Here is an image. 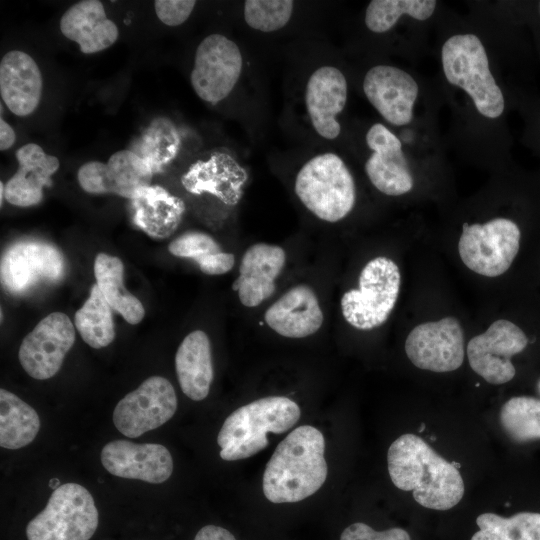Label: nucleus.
<instances>
[{"label":"nucleus","mask_w":540,"mask_h":540,"mask_svg":"<svg viewBox=\"0 0 540 540\" xmlns=\"http://www.w3.org/2000/svg\"><path fill=\"white\" fill-rule=\"evenodd\" d=\"M387 463L393 484L412 491L415 501L425 508L449 510L464 495L458 468L415 434H403L390 445Z\"/></svg>","instance_id":"1"},{"label":"nucleus","mask_w":540,"mask_h":540,"mask_svg":"<svg viewBox=\"0 0 540 540\" xmlns=\"http://www.w3.org/2000/svg\"><path fill=\"white\" fill-rule=\"evenodd\" d=\"M325 439L321 431L302 425L291 431L269 459L262 481L272 503H294L313 495L327 478Z\"/></svg>","instance_id":"2"},{"label":"nucleus","mask_w":540,"mask_h":540,"mask_svg":"<svg viewBox=\"0 0 540 540\" xmlns=\"http://www.w3.org/2000/svg\"><path fill=\"white\" fill-rule=\"evenodd\" d=\"M296 402L284 396H269L252 401L232 412L217 437L220 457L226 461L246 459L268 445V433L281 434L299 420Z\"/></svg>","instance_id":"3"},{"label":"nucleus","mask_w":540,"mask_h":540,"mask_svg":"<svg viewBox=\"0 0 540 540\" xmlns=\"http://www.w3.org/2000/svg\"><path fill=\"white\" fill-rule=\"evenodd\" d=\"M294 190L313 215L330 223L345 218L356 201L353 176L342 158L332 152L309 159L296 175Z\"/></svg>","instance_id":"4"},{"label":"nucleus","mask_w":540,"mask_h":540,"mask_svg":"<svg viewBox=\"0 0 540 540\" xmlns=\"http://www.w3.org/2000/svg\"><path fill=\"white\" fill-rule=\"evenodd\" d=\"M446 79L471 97L477 111L491 119L504 111V96L489 68L484 45L474 34L451 36L442 46Z\"/></svg>","instance_id":"5"},{"label":"nucleus","mask_w":540,"mask_h":540,"mask_svg":"<svg viewBox=\"0 0 540 540\" xmlns=\"http://www.w3.org/2000/svg\"><path fill=\"white\" fill-rule=\"evenodd\" d=\"M401 275L397 264L383 256L370 260L359 275V288L346 291L341 311L349 325L371 330L384 324L398 299Z\"/></svg>","instance_id":"6"},{"label":"nucleus","mask_w":540,"mask_h":540,"mask_svg":"<svg viewBox=\"0 0 540 540\" xmlns=\"http://www.w3.org/2000/svg\"><path fill=\"white\" fill-rule=\"evenodd\" d=\"M99 523L90 492L82 485L65 483L55 489L46 507L26 527L28 540H89Z\"/></svg>","instance_id":"7"},{"label":"nucleus","mask_w":540,"mask_h":540,"mask_svg":"<svg viewBox=\"0 0 540 540\" xmlns=\"http://www.w3.org/2000/svg\"><path fill=\"white\" fill-rule=\"evenodd\" d=\"M518 225L507 218H495L484 224L464 223L458 242L459 256L471 271L486 277L504 274L520 247Z\"/></svg>","instance_id":"8"},{"label":"nucleus","mask_w":540,"mask_h":540,"mask_svg":"<svg viewBox=\"0 0 540 540\" xmlns=\"http://www.w3.org/2000/svg\"><path fill=\"white\" fill-rule=\"evenodd\" d=\"M242 69L239 46L222 34H211L196 49L190 82L201 100L215 105L232 92Z\"/></svg>","instance_id":"9"},{"label":"nucleus","mask_w":540,"mask_h":540,"mask_svg":"<svg viewBox=\"0 0 540 540\" xmlns=\"http://www.w3.org/2000/svg\"><path fill=\"white\" fill-rule=\"evenodd\" d=\"M64 272L63 254L55 245L44 241H19L8 247L1 258V284L13 295L59 281Z\"/></svg>","instance_id":"10"},{"label":"nucleus","mask_w":540,"mask_h":540,"mask_svg":"<svg viewBox=\"0 0 540 540\" xmlns=\"http://www.w3.org/2000/svg\"><path fill=\"white\" fill-rule=\"evenodd\" d=\"M176 409L177 396L170 381L151 376L117 403L113 423L124 436L137 438L166 423Z\"/></svg>","instance_id":"11"},{"label":"nucleus","mask_w":540,"mask_h":540,"mask_svg":"<svg viewBox=\"0 0 540 540\" xmlns=\"http://www.w3.org/2000/svg\"><path fill=\"white\" fill-rule=\"evenodd\" d=\"M528 344L523 330L511 321L499 319L473 337L467 345V357L472 370L490 384L511 381L516 370L511 357Z\"/></svg>","instance_id":"12"},{"label":"nucleus","mask_w":540,"mask_h":540,"mask_svg":"<svg viewBox=\"0 0 540 540\" xmlns=\"http://www.w3.org/2000/svg\"><path fill=\"white\" fill-rule=\"evenodd\" d=\"M405 352L414 366L436 373L458 369L464 360V334L455 317L417 325L408 334Z\"/></svg>","instance_id":"13"},{"label":"nucleus","mask_w":540,"mask_h":540,"mask_svg":"<svg viewBox=\"0 0 540 540\" xmlns=\"http://www.w3.org/2000/svg\"><path fill=\"white\" fill-rule=\"evenodd\" d=\"M75 342V328L62 312H52L41 319L19 347L22 368L32 378L46 380L61 368Z\"/></svg>","instance_id":"14"},{"label":"nucleus","mask_w":540,"mask_h":540,"mask_svg":"<svg viewBox=\"0 0 540 540\" xmlns=\"http://www.w3.org/2000/svg\"><path fill=\"white\" fill-rule=\"evenodd\" d=\"M153 175L140 156L124 149L113 153L106 163H84L78 169L77 179L87 193H113L131 200L142 188L151 185Z\"/></svg>","instance_id":"15"},{"label":"nucleus","mask_w":540,"mask_h":540,"mask_svg":"<svg viewBox=\"0 0 540 540\" xmlns=\"http://www.w3.org/2000/svg\"><path fill=\"white\" fill-rule=\"evenodd\" d=\"M363 91L388 123L403 126L411 122L419 88L406 71L390 65L374 66L364 77Z\"/></svg>","instance_id":"16"},{"label":"nucleus","mask_w":540,"mask_h":540,"mask_svg":"<svg viewBox=\"0 0 540 540\" xmlns=\"http://www.w3.org/2000/svg\"><path fill=\"white\" fill-rule=\"evenodd\" d=\"M100 458L114 476L153 484L165 482L173 471L172 456L161 444L113 440L102 448Z\"/></svg>","instance_id":"17"},{"label":"nucleus","mask_w":540,"mask_h":540,"mask_svg":"<svg viewBox=\"0 0 540 540\" xmlns=\"http://www.w3.org/2000/svg\"><path fill=\"white\" fill-rule=\"evenodd\" d=\"M372 154L365 163V172L380 192L400 196L413 188V177L399 138L381 123L373 124L366 133Z\"/></svg>","instance_id":"18"},{"label":"nucleus","mask_w":540,"mask_h":540,"mask_svg":"<svg viewBox=\"0 0 540 540\" xmlns=\"http://www.w3.org/2000/svg\"><path fill=\"white\" fill-rule=\"evenodd\" d=\"M246 181V170L223 151H213L198 159L181 177V184L189 193H209L226 205L240 201Z\"/></svg>","instance_id":"19"},{"label":"nucleus","mask_w":540,"mask_h":540,"mask_svg":"<svg viewBox=\"0 0 540 540\" xmlns=\"http://www.w3.org/2000/svg\"><path fill=\"white\" fill-rule=\"evenodd\" d=\"M348 85L344 74L334 66H321L309 77L305 106L315 132L326 140L336 139L341 126L337 120L347 102Z\"/></svg>","instance_id":"20"},{"label":"nucleus","mask_w":540,"mask_h":540,"mask_svg":"<svg viewBox=\"0 0 540 540\" xmlns=\"http://www.w3.org/2000/svg\"><path fill=\"white\" fill-rule=\"evenodd\" d=\"M285 263L286 253L280 246L268 243L251 245L242 256L239 276L232 284L242 305L257 307L271 297Z\"/></svg>","instance_id":"21"},{"label":"nucleus","mask_w":540,"mask_h":540,"mask_svg":"<svg viewBox=\"0 0 540 540\" xmlns=\"http://www.w3.org/2000/svg\"><path fill=\"white\" fill-rule=\"evenodd\" d=\"M323 319L315 292L305 284L287 290L264 314L268 327L287 338L313 335L321 328Z\"/></svg>","instance_id":"22"},{"label":"nucleus","mask_w":540,"mask_h":540,"mask_svg":"<svg viewBox=\"0 0 540 540\" xmlns=\"http://www.w3.org/2000/svg\"><path fill=\"white\" fill-rule=\"evenodd\" d=\"M43 89L41 71L26 52H7L0 62V94L17 116L30 115L39 105Z\"/></svg>","instance_id":"23"},{"label":"nucleus","mask_w":540,"mask_h":540,"mask_svg":"<svg viewBox=\"0 0 540 540\" xmlns=\"http://www.w3.org/2000/svg\"><path fill=\"white\" fill-rule=\"evenodd\" d=\"M16 158L18 170L5 184V199L19 207L37 205L43 199L44 187L52 185V175L59 168V160L35 143L20 147Z\"/></svg>","instance_id":"24"},{"label":"nucleus","mask_w":540,"mask_h":540,"mask_svg":"<svg viewBox=\"0 0 540 540\" xmlns=\"http://www.w3.org/2000/svg\"><path fill=\"white\" fill-rule=\"evenodd\" d=\"M60 31L76 42L84 54L109 48L119 35L116 24L107 18L98 0H83L68 8L61 17Z\"/></svg>","instance_id":"25"},{"label":"nucleus","mask_w":540,"mask_h":540,"mask_svg":"<svg viewBox=\"0 0 540 540\" xmlns=\"http://www.w3.org/2000/svg\"><path fill=\"white\" fill-rule=\"evenodd\" d=\"M132 221L154 239L170 237L179 227L185 203L159 185L142 188L131 199Z\"/></svg>","instance_id":"26"},{"label":"nucleus","mask_w":540,"mask_h":540,"mask_svg":"<svg viewBox=\"0 0 540 540\" xmlns=\"http://www.w3.org/2000/svg\"><path fill=\"white\" fill-rule=\"evenodd\" d=\"M175 370L182 392L194 401L205 399L214 377L211 343L201 330L189 333L175 355Z\"/></svg>","instance_id":"27"},{"label":"nucleus","mask_w":540,"mask_h":540,"mask_svg":"<svg viewBox=\"0 0 540 540\" xmlns=\"http://www.w3.org/2000/svg\"><path fill=\"white\" fill-rule=\"evenodd\" d=\"M96 284L106 302L129 324L142 321L145 309L141 301L124 286V265L115 256L98 253L94 260Z\"/></svg>","instance_id":"28"},{"label":"nucleus","mask_w":540,"mask_h":540,"mask_svg":"<svg viewBox=\"0 0 540 540\" xmlns=\"http://www.w3.org/2000/svg\"><path fill=\"white\" fill-rule=\"evenodd\" d=\"M37 412L14 393L0 390V446L19 449L30 444L38 434Z\"/></svg>","instance_id":"29"},{"label":"nucleus","mask_w":540,"mask_h":540,"mask_svg":"<svg viewBox=\"0 0 540 540\" xmlns=\"http://www.w3.org/2000/svg\"><path fill=\"white\" fill-rule=\"evenodd\" d=\"M176 257L195 261L199 269L207 275H223L235 264V256L222 250L220 244L209 234L201 231H187L168 246Z\"/></svg>","instance_id":"30"},{"label":"nucleus","mask_w":540,"mask_h":540,"mask_svg":"<svg viewBox=\"0 0 540 540\" xmlns=\"http://www.w3.org/2000/svg\"><path fill=\"white\" fill-rule=\"evenodd\" d=\"M180 147L181 136L176 125L169 118L157 117L131 150L148 164L153 174H158L177 157Z\"/></svg>","instance_id":"31"},{"label":"nucleus","mask_w":540,"mask_h":540,"mask_svg":"<svg viewBox=\"0 0 540 540\" xmlns=\"http://www.w3.org/2000/svg\"><path fill=\"white\" fill-rule=\"evenodd\" d=\"M74 321L81 338L94 349L110 345L115 338L112 308L97 284L91 287L90 295L75 313Z\"/></svg>","instance_id":"32"},{"label":"nucleus","mask_w":540,"mask_h":540,"mask_svg":"<svg viewBox=\"0 0 540 540\" xmlns=\"http://www.w3.org/2000/svg\"><path fill=\"white\" fill-rule=\"evenodd\" d=\"M437 2L434 0H373L365 12V25L374 33H385L402 15L423 21L431 17Z\"/></svg>","instance_id":"33"},{"label":"nucleus","mask_w":540,"mask_h":540,"mask_svg":"<svg viewBox=\"0 0 540 540\" xmlns=\"http://www.w3.org/2000/svg\"><path fill=\"white\" fill-rule=\"evenodd\" d=\"M504 432L516 442L540 439V400L516 396L506 401L500 410Z\"/></svg>","instance_id":"34"},{"label":"nucleus","mask_w":540,"mask_h":540,"mask_svg":"<svg viewBox=\"0 0 540 540\" xmlns=\"http://www.w3.org/2000/svg\"><path fill=\"white\" fill-rule=\"evenodd\" d=\"M294 2L291 0H247L244 3V20L254 30L274 32L290 21Z\"/></svg>","instance_id":"35"},{"label":"nucleus","mask_w":540,"mask_h":540,"mask_svg":"<svg viewBox=\"0 0 540 540\" xmlns=\"http://www.w3.org/2000/svg\"><path fill=\"white\" fill-rule=\"evenodd\" d=\"M479 530L474 533L471 540H524L519 521L514 514L511 517H502L487 512L476 519Z\"/></svg>","instance_id":"36"},{"label":"nucleus","mask_w":540,"mask_h":540,"mask_svg":"<svg viewBox=\"0 0 540 540\" xmlns=\"http://www.w3.org/2000/svg\"><path fill=\"white\" fill-rule=\"evenodd\" d=\"M196 1L193 0H157L154 8L158 19L167 26H179L191 15Z\"/></svg>","instance_id":"37"},{"label":"nucleus","mask_w":540,"mask_h":540,"mask_svg":"<svg viewBox=\"0 0 540 540\" xmlns=\"http://www.w3.org/2000/svg\"><path fill=\"white\" fill-rule=\"evenodd\" d=\"M340 540H411V538L402 528L376 531L365 523L357 522L344 529Z\"/></svg>","instance_id":"38"},{"label":"nucleus","mask_w":540,"mask_h":540,"mask_svg":"<svg viewBox=\"0 0 540 540\" xmlns=\"http://www.w3.org/2000/svg\"><path fill=\"white\" fill-rule=\"evenodd\" d=\"M524 540H540V513L519 512L516 513Z\"/></svg>","instance_id":"39"},{"label":"nucleus","mask_w":540,"mask_h":540,"mask_svg":"<svg viewBox=\"0 0 540 540\" xmlns=\"http://www.w3.org/2000/svg\"><path fill=\"white\" fill-rule=\"evenodd\" d=\"M194 540H236L234 535L227 529L215 526L207 525L202 527L196 534Z\"/></svg>","instance_id":"40"},{"label":"nucleus","mask_w":540,"mask_h":540,"mask_svg":"<svg viewBox=\"0 0 540 540\" xmlns=\"http://www.w3.org/2000/svg\"><path fill=\"white\" fill-rule=\"evenodd\" d=\"M16 135L12 127L1 117L0 118V150L9 149L15 142Z\"/></svg>","instance_id":"41"},{"label":"nucleus","mask_w":540,"mask_h":540,"mask_svg":"<svg viewBox=\"0 0 540 540\" xmlns=\"http://www.w3.org/2000/svg\"><path fill=\"white\" fill-rule=\"evenodd\" d=\"M60 486V481L58 478H52L49 481V487L52 489H57Z\"/></svg>","instance_id":"42"},{"label":"nucleus","mask_w":540,"mask_h":540,"mask_svg":"<svg viewBox=\"0 0 540 540\" xmlns=\"http://www.w3.org/2000/svg\"><path fill=\"white\" fill-rule=\"evenodd\" d=\"M4 194H5V185L3 184V182H1L0 183V200H1L0 204H1V206L3 204V199L5 198Z\"/></svg>","instance_id":"43"},{"label":"nucleus","mask_w":540,"mask_h":540,"mask_svg":"<svg viewBox=\"0 0 540 540\" xmlns=\"http://www.w3.org/2000/svg\"><path fill=\"white\" fill-rule=\"evenodd\" d=\"M537 390H538V392L540 393V379H539V381H538V383H537Z\"/></svg>","instance_id":"44"},{"label":"nucleus","mask_w":540,"mask_h":540,"mask_svg":"<svg viewBox=\"0 0 540 540\" xmlns=\"http://www.w3.org/2000/svg\"><path fill=\"white\" fill-rule=\"evenodd\" d=\"M539 7H540V2H539Z\"/></svg>","instance_id":"45"}]
</instances>
